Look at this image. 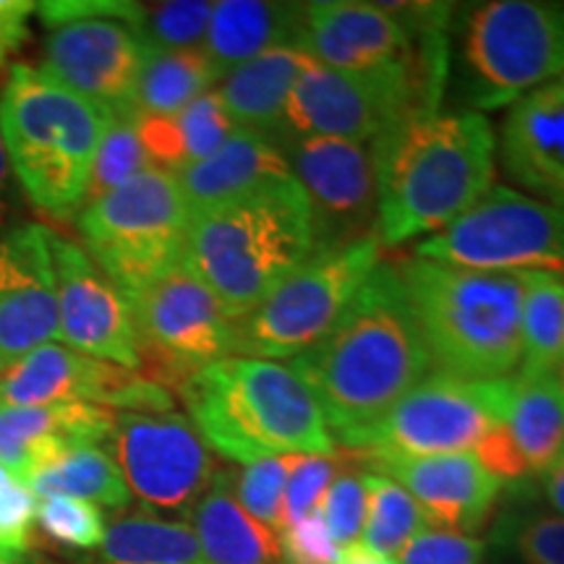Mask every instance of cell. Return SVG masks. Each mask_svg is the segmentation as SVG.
<instances>
[{
	"instance_id": "cell-1",
	"label": "cell",
	"mask_w": 564,
	"mask_h": 564,
	"mask_svg": "<svg viewBox=\"0 0 564 564\" xmlns=\"http://www.w3.org/2000/svg\"><path fill=\"white\" fill-rule=\"evenodd\" d=\"M333 440L350 449L432 371L394 262H379L340 319L293 358Z\"/></svg>"
},
{
	"instance_id": "cell-2",
	"label": "cell",
	"mask_w": 564,
	"mask_h": 564,
	"mask_svg": "<svg viewBox=\"0 0 564 564\" xmlns=\"http://www.w3.org/2000/svg\"><path fill=\"white\" fill-rule=\"evenodd\" d=\"M377 160L379 246L436 236L494 186V139L481 112L423 118L371 141Z\"/></svg>"
},
{
	"instance_id": "cell-3",
	"label": "cell",
	"mask_w": 564,
	"mask_h": 564,
	"mask_svg": "<svg viewBox=\"0 0 564 564\" xmlns=\"http://www.w3.org/2000/svg\"><path fill=\"white\" fill-rule=\"evenodd\" d=\"M175 392L204 444L225 460L337 453L312 390L291 364L230 356L192 373Z\"/></svg>"
},
{
	"instance_id": "cell-4",
	"label": "cell",
	"mask_w": 564,
	"mask_h": 564,
	"mask_svg": "<svg viewBox=\"0 0 564 564\" xmlns=\"http://www.w3.org/2000/svg\"><path fill=\"white\" fill-rule=\"evenodd\" d=\"M312 253V209L291 175L194 212L181 267L238 319Z\"/></svg>"
},
{
	"instance_id": "cell-5",
	"label": "cell",
	"mask_w": 564,
	"mask_h": 564,
	"mask_svg": "<svg viewBox=\"0 0 564 564\" xmlns=\"http://www.w3.org/2000/svg\"><path fill=\"white\" fill-rule=\"evenodd\" d=\"M432 366L460 379L512 377L523 356L525 272L394 262Z\"/></svg>"
},
{
	"instance_id": "cell-6",
	"label": "cell",
	"mask_w": 564,
	"mask_h": 564,
	"mask_svg": "<svg viewBox=\"0 0 564 564\" xmlns=\"http://www.w3.org/2000/svg\"><path fill=\"white\" fill-rule=\"evenodd\" d=\"M447 63V30H421L405 55L366 70H335L314 61L288 97L282 137L371 144L408 123L432 118L444 97Z\"/></svg>"
},
{
	"instance_id": "cell-7",
	"label": "cell",
	"mask_w": 564,
	"mask_h": 564,
	"mask_svg": "<svg viewBox=\"0 0 564 564\" xmlns=\"http://www.w3.org/2000/svg\"><path fill=\"white\" fill-rule=\"evenodd\" d=\"M110 116L42 68H11L0 91V139L13 178L40 212L79 215Z\"/></svg>"
},
{
	"instance_id": "cell-8",
	"label": "cell",
	"mask_w": 564,
	"mask_h": 564,
	"mask_svg": "<svg viewBox=\"0 0 564 564\" xmlns=\"http://www.w3.org/2000/svg\"><path fill=\"white\" fill-rule=\"evenodd\" d=\"M460 89L478 110H499L564 76V0H489L460 30Z\"/></svg>"
},
{
	"instance_id": "cell-9",
	"label": "cell",
	"mask_w": 564,
	"mask_h": 564,
	"mask_svg": "<svg viewBox=\"0 0 564 564\" xmlns=\"http://www.w3.org/2000/svg\"><path fill=\"white\" fill-rule=\"evenodd\" d=\"M188 225L178 178L154 165L76 215L82 249L123 295L178 270Z\"/></svg>"
},
{
	"instance_id": "cell-10",
	"label": "cell",
	"mask_w": 564,
	"mask_h": 564,
	"mask_svg": "<svg viewBox=\"0 0 564 564\" xmlns=\"http://www.w3.org/2000/svg\"><path fill=\"white\" fill-rule=\"evenodd\" d=\"M379 262L382 246L377 236L337 249H316L264 301L238 316L236 356L280 361L312 350Z\"/></svg>"
},
{
	"instance_id": "cell-11",
	"label": "cell",
	"mask_w": 564,
	"mask_h": 564,
	"mask_svg": "<svg viewBox=\"0 0 564 564\" xmlns=\"http://www.w3.org/2000/svg\"><path fill=\"white\" fill-rule=\"evenodd\" d=\"M512 377L460 379L434 371L350 447L371 457L457 455L481 447L502 426Z\"/></svg>"
},
{
	"instance_id": "cell-12",
	"label": "cell",
	"mask_w": 564,
	"mask_h": 564,
	"mask_svg": "<svg viewBox=\"0 0 564 564\" xmlns=\"http://www.w3.org/2000/svg\"><path fill=\"white\" fill-rule=\"evenodd\" d=\"M413 257L481 272L564 274V207L491 186L453 225L415 246Z\"/></svg>"
},
{
	"instance_id": "cell-13",
	"label": "cell",
	"mask_w": 564,
	"mask_h": 564,
	"mask_svg": "<svg viewBox=\"0 0 564 564\" xmlns=\"http://www.w3.org/2000/svg\"><path fill=\"white\" fill-rule=\"evenodd\" d=\"M126 301L137 327L139 371L165 390H178L204 366L236 356V316L183 267Z\"/></svg>"
},
{
	"instance_id": "cell-14",
	"label": "cell",
	"mask_w": 564,
	"mask_h": 564,
	"mask_svg": "<svg viewBox=\"0 0 564 564\" xmlns=\"http://www.w3.org/2000/svg\"><path fill=\"white\" fill-rule=\"evenodd\" d=\"M112 460L131 497L162 512H192L220 474L194 423L181 413H116Z\"/></svg>"
},
{
	"instance_id": "cell-15",
	"label": "cell",
	"mask_w": 564,
	"mask_h": 564,
	"mask_svg": "<svg viewBox=\"0 0 564 564\" xmlns=\"http://www.w3.org/2000/svg\"><path fill=\"white\" fill-rule=\"evenodd\" d=\"M0 405H97L116 413H173L175 400L171 390L141 371L47 343L3 366Z\"/></svg>"
},
{
	"instance_id": "cell-16",
	"label": "cell",
	"mask_w": 564,
	"mask_h": 564,
	"mask_svg": "<svg viewBox=\"0 0 564 564\" xmlns=\"http://www.w3.org/2000/svg\"><path fill=\"white\" fill-rule=\"evenodd\" d=\"M293 181L312 209L314 251L373 236L377 160L373 144L329 137L278 139Z\"/></svg>"
},
{
	"instance_id": "cell-17",
	"label": "cell",
	"mask_w": 564,
	"mask_h": 564,
	"mask_svg": "<svg viewBox=\"0 0 564 564\" xmlns=\"http://www.w3.org/2000/svg\"><path fill=\"white\" fill-rule=\"evenodd\" d=\"M61 337L70 350L139 371V343L121 288L91 262L79 243L47 230Z\"/></svg>"
},
{
	"instance_id": "cell-18",
	"label": "cell",
	"mask_w": 564,
	"mask_h": 564,
	"mask_svg": "<svg viewBox=\"0 0 564 564\" xmlns=\"http://www.w3.org/2000/svg\"><path fill=\"white\" fill-rule=\"evenodd\" d=\"M144 55L147 47L123 21L82 19L51 30L42 70L102 110L126 112Z\"/></svg>"
},
{
	"instance_id": "cell-19",
	"label": "cell",
	"mask_w": 564,
	"mask_h": 564,
	"mask_svg": "<svg viewBox=\"0 0 564 564\" xmlns=\"http://www.w3.org/2000/svg\"><path fill=\"white\" fill-rule=\"evenodd\" d=\"M45 225L0 230V356L13 358L61 337Z\"/></svg>"
},
{
	"instance_id": "cell-20",
	"label": "cell",
	"mask_w": 564,
	"mask_h": 564,
	"mask_svg": "<svg viewBox=\"0 0 564 564\" xmlns=\"http://www.w3.org/2000/svg\"><path fill=\"white\" fill-rule=\"evenodd\" d=\"M361 463L369 465L373 474L403 484L421 507L426 523L465 535H474L489 523L505 489V484L491 476L474 453L371 457Z\"/></svg>"
},
{
	"instance_id": "cell-21",
	"label": "cell",
	"mask_w": 564,
	"mask_h": 564,
	"mask_svg": "<svg viewBox=\"0 0 564 564\" xmlns=\"http://www.w3.org/2000/svg\"><path fill=\"white\" fill-rule=\"evenodd\" d=\"M415 34L382 3L319 0L303 3L299 47L335 70H366L398 61L413 47Z\"/></svg>"
},
{
	"instance_id": "cell-22",
	"label": "cell",
	"mask_w": 564,
	"mask_h": 564,
	"mask_svg": "<svg viewBox=\"0 0 564 564\" xmlns=\"http://www.w3.org/2000/svg\"><path fill=\"white\" fill-rule=\"evenodd\" d=\"M499 154L512 183L535 199L564 207V76L512 105Z\"/></svg>"
},
{
	"instance_id": "cell-23",
	"label": "cell",
	"mask_w": 564,
	"mask_h": 564,
	"mask_svg": "<svg viewBox=\"0 0 564 564\" xmlns=\"http://www.w3.org/2000/svg\"><path fill=\"white\" fill-rule=\"evenodd\" d=\"M116 411L97 405H0V465L21 484L74 447L110 442Z\"/></svg>"
},
{
	"instance_id": "cell-24",
	"label": "cell",
	"mask_w": 564,
	"mask_h": 564,
	"mask_svg": "<svg viewBox=\"0 0 564 564\" xmlns=\"http://www.w3.org/2000/svg\"><path fill=\"white\" fill-rule=\"evenodd\" d=\"M303 3L220 0L212 11L202 53L217 82L274 47H299Z\"/></svg>"
},
{
	"instance_id": "cell-25",
	"label": "cell",
	"mask_w": 564,
	"mask_h": 564,
	"mask_svg": "<svg viewBox=\"0 0 564 564\" xmlns=\"http://www.w3.org/2000/svg\"><path fill=\"white\" fill-rule=\"evenodd\" d=\"M175 178L194 215L249 194L270 181L291 178V167L278 141L238 129L215 154L183 167Z\"/></svg>"
},
{
	"instance_id": "cell-26",
	"label": "cell",
	"mask_w": 564,
	"mask_h": 564,
	"mask_svg": "<svg viewBox=\"0 0 564 564\" xmlns=\"http://www.w3.org/2000/svg\"><path fill=\"white\" fill-rule=\"evenodd\" d=\"M312 63L301 47H274L225 76L217 95L238 129L278 141L285 133L288 97Z\"/></svg>"
},
{
	"instance_id": "cell-27",
	"label": "cell",
	"mask_w": 564,
	"mask_h": 564,
	"mask_svg": "<svg viewBox=\"0 0 564 564\" xmlns=\"http://www.w3.org/2000/svg\"><path fill=\"white\" fill-rule=\"evenodd\" d=\"M192 518L204 564H282L278 533L238 505L228 470L215 476Z\"/></svg>"
},
{
	"instance_id": "cell-28",
	"label": "cell",
	"mask_w": 564,
	"mask_h": 564,
	"mask_svg": "<svg viewBox=\"0 0 564 564\" xmlns=\"http://www.w3.org/2000/svg\"><path fill=\"white\" fill-rule=\"evenodd\" d=\"M133 121L152 165L171 173L207 160L238 131L217 91H204L175 116L133 118Z\"/></svg>"
},
{
	"instance_id": "cell-29",
	"label": "cell",
	"mask_w": 564,
	"mask_h": 564,
	"mask_svg": "<svg viewBox=\"0 0 564 564\" xmlns=\"http://www.w3.org/2000/svg\"><path fill=\"white\" fill-rule=\"evenodd\" d=\"M525 476H544L564 453V392L554 377H512L502 421Z\"/></svg>"
},
{
	"instance_id": "cell-30",
	"label": "cell",
	"mask_w": 564,
	"mask_h": 564,
	"mask_svg": "<svg viewBox=\"0 0 564 564\" xmlns=\"http://www.w3.org/2000/svg\"><path fill=\"white\" fill-rule=\"evenodd\" d=\"M100 564H204V556L192 525L139 510L110 520Z\"/></svg>"
},
{
	"instance_id": "cell-31",
	"label": "cell",
	"mask_w": 564,
	"mask_h": 564,
	"mask_svg": "<svg viewBox=\"0 0 564 564\" xmlns=\"http://www.w3.org/2000/svg\"><path fill=\"white\" fill-rule=\"evenodd\" d=\"M215 82V70L202 51H147L126 112L131 118L175 116Z\"/></svg>"
},
{
	"instance_id": "cell-32",
	"label": "cell",
	"mask_w": 564,
	"mask_h": 564,
	"mask_svg": "<svg viewBox=\"0 0 564 564\" xmlns=\"http://www.w3.org/2000/svg\"><path fill=\"white\" fill-rule=\"evenodd\" d=\"M26 486L40 499L74 497L91 505L112 507V510H123L131 502V491L121 470L102 447L68 449L53 465L34 474Z\"/></svg>"
},
{
	"instance_id": "cell-33",
	"label": "cell",
	"mask_w": 564,
	"mask_h": 564,
	"mask_svg": "<svg viewBox=\"0 0 564 564\" xmlns=\"http://www.w3.org/2000/svg\"><path fill=\"white\" fill-rule=\"evenodd\" d=\"M564 364V274L525 272L520 377H554Z\"/></svg>"
},
{
	"instance_id": "cell-34",
	"label": "cell",
	"mask_w": 564,
	"mask_h": 564,
	"mask_svg": "<svg viewBox=\"0 0 564 564\" xmlns=\"http://www.w3.org/2000/svg\"><path fill=\"white\" fill-rule=\"evenodd\" d=\"M366 528L364 544L379 554H400L415 533L426 528L421 507L403 486L382 474L366 470Z\"/></svg>"
},
{
	"instance_id": "cell-35",
	"label": "cell",
	"mask_w": 564,
	"mask_h": 564,
	"mask_svg": "<svg viewBox=\"0 0 564 564\" xmlns=\"http://www.w3.org/2000/svg\"><path fill=\"white\" fill-rule=\"evenodd\" d=\"M215 3L209 0H167L139 3L131 30L147 51H202Z\"/></svg>"
},
{
	"instance_id": "cell-36",
	"label": "cell",
	"mask_w": 564,
	"mask_h": 564,
	"mask_svg": "<svg viewBox=\"0 0 564 564\" xmlns=\"http://www.w3.org/2000/svg\"><path fill=\"white\" fill-rule=\"evenodd\" d=\"M147 167H152V160L144 152V147H141L137 121H133L129 112H112L108 129L102 133L100 150H97L95 165H91L84 207L121 188L123 183L137 178Z\"/></svg>"
},
{
	"instance_id": "cell-37",
	"label": "cell",
	"mask_w": 564,
	"mask_h": 564,
	"mask_svg": "<svg viewBox=\"0 0 564 564\" xmlns=\"http://www.w3.org/2000/svg\"><path fill=\"white\" fill-rule=\"evenodd\" d=\"M494 544L520 564H564V518L533 507L507 510L494 531Z\"/></svg>"
},
{
	"instance_id": "cell-38",
	"label": "cell",
	"mask_w": 564,
	"mask_h": 564,
	"mask_svg": "<svg viewBox=\"0 0 564 564\" xmlns=\"http://www.w3.org/2000/svg\"><path fill=\"white\" fill-rule=\"evenodd\" d=\"M34 523L47 544L61 552H91L105 539L100 507L74 497H45L34 512Z\"/></svg>"
},
{
	"instance_id": "cell-39",
	"label": "cell",
	"mask_w": 564,
	"mask_h": 564,
	"mask_svg": "<svg viewBox=\"0 0 564 564\" xmlns=\"http://www.w3.org/2000/svg\"><path fill=\"white\" fill-rule=\"evenodd\" d=\"M301 455H278L264 457L246 465L238 476L230 474L232 494H236L238 505L259 520L272 533H280V510H282V494H285V484L291 478V470L295 468Z\"/></svg>"
},
{
	"instance_id": "cell-40",
	"label": "cell",
	"mask_w": 564,
	"mask_h": 564,
	"mask_svg": "<svg viewBox=\"0 0 564 564\" xmlns=\"http://www.w3.org/2000/svg\"><path fill=\"white\" fill-rule=\"evenodd\" d=\"M366 470H361V457L350 449H345V460L337 470V476L324 494L319 510L324 514V523L329 528V535L337 546L356 544L358 535L366 528Z\"/></svg>"
},
{
	"instance_id": "cell-41",
	"label": "cell",
	"mask_w": 564,
	"mask_h": 564,
	"mask_svg": "<svg viewBox=\"0 0 564 564\" xmlns=\"http://www.w3.org/2000/svg\"><path fill=\"white\" fill-rule=\"evenodd\" d=\"M345 460V449H337L335 455H301L295 468L291 470V478L285 484V494H282V510H280V531L282 528L299 523L308 512L322 505L324 494H327L329 484L340 470Z\"/></svg>"
},
{
	"instance_id": "cell-42",
	"label": "cell",
	"mask_w": 564,
	"mask_h": 564,
	"mask_svg": "<svg viewBox=\"0 0 564 564\" xmlns=\"http://www.w3.org/2000/svg\"><path fill=\"white\" fill-rule=\"evenodd\" d=\"M34 512L37 499L30 486L0 465V554L9 560H24L32 546Z\"/></svg>"
},
{
	"instance_id": "cell-43",
	"label": "cell",
	"mask_w": 564,
	"mask_h": 564,
	"mask_svg": "<svg viewBox=\"0 0 564 564\" xmlns=\"http://www.w3.org/2000/svg\"><path fill=\"white\" fill-rule=\"evenodd\" d=\"M486 544L476 535H465L444 528H423L408 541L400 562L403 564H481Z\"/></svg>"
},
{
	"instance_id": "cell-44",
	"label": "cell",
	"mask_w": 564,
	"mask_h": 564,
	"mask_svg": "<svg viewBox=\"0 0 564 564\" xmlns=\"http://www.w3.org/2000/svg\"><path fill=\"white\" fill-rule=\"evenodd\" d=\"M282 564H335L340 549L329 535L322 510L308 512L299 523L278 533Z\"/></svg>"
},
{
	"instance_id": "cell-45",
	"label": "cell",
	"mask_w": 564,
	"mask_h": 564,
	"mask_svg": "<svg viewBox=\"0 0 564 564\" xmlns=\"http://www.w3.org/2000/svg\"><path fill=\"white\" fill-rule=\"evenodd\" d=\"M34 13L51 30L82 19H116L131 26L139 13V3H126V0H47V3H37Z\"/></svg>"
},
{
	"instance_id": "cell-46",
	"label": "cell",
	"mask_w": 564,
	"mask_h": 564,
	"mask_svg": "<svg viewBox=\"0 0 564 564\" xmlns=\"http://www.w3.org/2000/svg\"><path fill=\"white\" fill-rule=\"evenodd\" d=\"M37 11V3L30 0H0V66L21 51L30 37V17Z\"/></svg>"
},
{
	"instance_id": "cell-47",
	"label": "cell",
	"mask_w": 564,
	"mask_h": 564,
	"mask_svg": "<svg viewBox=\"0 0 564 564\" xmlns=\"http://www.w3.org/2000/svg\"><path fill=\"white\" fill-rule=\"evenodd\" d=\"M19 183L13 178L9 154H6L3 139H0V230L9 228L13 212L19 207Z\"/></svg>"
},
{
	"instance_id": "cell-48",
	"label": "cell",
	"mask_w": 564,
	"mask_h": 564,
	"mask_svg": "<svg viewBox=\"0 0 564 564\" xmlns=\"http://www.w3.org/2000/svg\"><path fill=\"white\" fill-rule=\"evenodd\" d=\"M544 481V497L546 502L552 505V510L564 518V453L560 460H556L552 468L541 476Z\"/></svg>"
},
{
	"instance_id": "cell-49",
	"label": "cell",
	"mask_w": 564,
	"mask_h": 564,
	"mask_svg": "<svg viewBox=\"0 0 564 564\" xmlns=\"http://www.w3.org/2000/svg\"><path fill=\"white\" fill-rule=\"evenodd\" d=\"M335 564H398V562H394L392 556L373 552V549L361 544V541H356V544L343 546V552L337 554Z\"/></svg>"
},
{
	"instance_id": "cell-50",
	"label": "cell",
	"mask_w": 564,
	"mask_h": 564,
	"mask_svg": "<svg viewBox=\"0 0 564 564\" xmlns=\"http://www.w3.org/2000/svg\"><path fill=\"white\" fill-rule=\"evenodd\" d=\"M554 382H556V384H560V390L564 392V364L560 366V369H556V371H554Z\"/></svg>"
},
{
	"instance_id": "cell-51",
	"label": "cell",
	"mask_w": 564,
	"mask_h": 564,
	"mask_svg": "<svg viewBox=\"0 0 564 564\" xmlns=\"http://www.w3.org/2000/svg\"><path fill=\"white\" fill-rule=\"evenodd\" d=\"M0 564H21V562L19 560H9V556L0 554Z\"/></svg>"
},
{
	"instance_id": "cell-52",
	"label": "cell",
	"mask_w": 564,
	"mask_h": 564,
	"mask_svg": "<svg viewBox=\"0 0 564 564\" xmlns=\"http://www.w3.org/2000/svg\"><path fill=\"white\" fill-rule=\"evenodd\" d=\"M3 366H6V358H3V356H0V371H3Z\"/></svg>"
},
{
	"instance_id": "cell-53",
	"label": "cell",
	"mask_w": 564,
	"mask_h": 564,
	"mask_svg": "<svg viewBox=\"0 0 564 564\" xmlns=\"http://www.w3.org/2000/svg\"><path fill=\"white\" fill-rule=\"evenodd\" d=\"M32 564H45V562H32Z\"/></svg>"
}]
</instances>
